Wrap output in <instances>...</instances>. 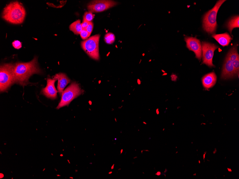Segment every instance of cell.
<instances>
[{
    "label": "cell",
    "instance_id": "6da1fadb",
    "mask_svg": "<svg viewBox=\"0 0 239 179\" xmlns=\"http://www.w3.org/2000/svg\"><path fill=\"white\" fill-rule=\"evenodd\" d=\"M41 73L36 57L29 62L16 63L13 68L15 83L24 86L28 84V79L31 76Z\"/></svg>",
    "mask_w": 239,
    "mask_h": 179
},
{
    "label": "cell",
    "instance_id": "7a4b0ae2",
    "mask_svg": "<svg viewBox=\"0 0 239 179\" xmlns=\"http://www.w3.org/2000/svg\"><path fill=\"white\" fill-rule=\"evenodd\" d=\"M26 12L22 4L17 1L12 2L5 7L2 17L8 22L13 24H20L24 21Z\"/></svg>",
    "mask_w": 239,
    "mask_h": 179
},
{
    "label": "cell",
    "instance_id": "3957f363",
    "mask_svg": "<svg viewBox=\"0 0 239 179\" xmlns=\"http://www.w3.org/2000/svg\"><path fill=\"white\" fill-rule=\"evenodd\" d=\"M225 0H220L217 2L212 10H209L204 16L203 28L204 30L209 34H213L216 32L217 26V16L219 9L223 4Z\"/></svg>",
    "mask_w": 239,
    "mask_h": 179
},
{
    "label": "cell",
    "instance_id": "277c9868",
    "mask_svg": "<svg viewBox=\"0 0 239 179\" xmlns=\"http://www.w3.org/2000/svg\"><path fill=\"white\" fill-rule=\"evenodd\" d=\"M14 65L6 64L1 66L0 71V90L1 92H5L13 84L15 83L13 74Z\"/></svg>",
    "mask_w": 239,
    "mask_h": 179
},
{
    "label": "cell",
    "instance_id": "5b68a950",
    "mask_svg": "<svg viewBox=\"0 0 239 179\" xmlns=\"http://www.w3.org/2000/svg\"><path fill=\"white\" fill-rule=\"evenodd\" d=\"M83 93L79 85L76 82H72L71 85L64 90L62 95L61 100L59 103L57 109L69 105L72 100Z\"/></svg>",
    "mask_w": 239,
    "mask_h": 179
},
{
    "label": "cell",
    "instance_id": "8992f818",
    "mask_svg": "<svg viewBox=\"0 0 239 179\" xmlns=\"http://www.w3.org/2000/svg\"><path fill=\"white\" fill-rule=\"evenodd\" d=\"M100 35H95L81 43L82 48L90 57L96 60L100 58L99 42Z\"/></svg>",
    "mask_w": 239,
    "mask_h": 179
},
{
    "label": "cell",
    "instance_id": "52a82bcc",
    "mask_svg": "<svg viewBox=\"0 0 239 179\" xmlns=\"http://www.w3.org/2000/svg\"><path fill=\"white\" fill-rule=\"evenodd\" d=\"M202 46L203 63L209 67H214L212 63L213 56L215 51L218 48V47L213 44L207 42H202Z\"/></svg>",
    "mask_w": 239,
    "mask_h": 179
},
{
    "label": "cell",
    "instance_id": "ba28073f",
    "mask_svg": "<svg viewBox=\"0 0 239 179\" xmlns=\"http://www.w3.org/2000/svg\"><path fill=\"white\" fill-rule=\"evenodd\" d=\"M117 4V3L111 1H94L91 2L88 5L89 12L98 13L104 11Z\"/></svg>",
    "mask_w": 239,
    "mask_h": 179
},
{
    "label": "cell",
    "instance_id": "9c48e42d",
    "mask_svg": "<svg viewBox=\"0 0 239 179\" xmlns=\"http://www.w3.org/2000/svg\"><path fill=\"white\" fill-rule=\"evenodd\" d=\"M185 40L187 48L194 52L196 58L200 61L202 56V46L200 40L192 37H187L185 38Z\"/></svg>",
    "mask_w": 239,
    "mask_h": 179
},
{
    "label": "cell",
    "instance_id": "30bf717a",
    "mask_svg": "<svg viewBox=\"0 0 239 179\" xmlns=\"http://www.w3.org/2000/svg\"><path fill=\"white\" fill-rule=\"evenodd\" d=\"M56 80L57 78L55 76L53 79L48 78L46 87L42 89V94L47 97L51 99H56L58 92L55 88V83Z\"/></svg>",
    "mask_w": 239,
    "mask_h": 179
},
{
    "label": "cell",
    "instance_id": "8fae6325",
    "mask_svg": "<svg viewBox=\"0 0 239 179\" xmlns=\"http://www.w3.org/2000/svg\"><path fill=\"white\" fill-rule=\"evenodd\" d=\"M237 74L233 66L232 62L226 58L223 66L221 75V78L223 79H229Z\"/></svg>",
    "mask_w": 239,
    "mask_h": 179
},
{
    "label": "cell",
    "instance_id": "7c38bea8",
    "mask_svg": "<svg viewBox=\"0 0 239 179\" xmlns=\"http://www.w3.org/2000/svg\"><path fill=\"white\" fill-rule=\"evenodd\" d=\"M55 76L58 80V90L59 94L62 96L64 91V88L70 82V80L66 74L62 73L56 74Z\"/></svg>",
    "mask_w": 239,
    "mask_h": 179
},
{
    "label": "cell",
    "instance_id": "4fadbf2b",
    "mask_svg": "<svg viewBox=\"0 0 239 179\" xmlns=\"http://www.w3.org/2000/svg\"><path fill=\"white\" fill-rule=\"evenodd\" d=\"M217 77L214 72L205 75L202 78V84L204 88L207 89L211 88L216 84Z\"/></svg>",
    "mask_w": 239,
    "mask_h": 179
},
{
    "label": "cell",
    "instance_id": "5bb4252c",
    "mask_svg": "<svg viewBox=\"0 0 239 179\" xmlns=\"http://www.w3.org/2000/svg\"><path fill=\"white\" fill-rule=\"evenodd\" d=\"M212 37L223 47L228 46L232 39V38L227 32L222 34H213Z\"/></svg>",
    "mask_w": 239,
    "mask_h": 179
},
{
    "label": "cell",
    "instance_id": "9a60e30c",
    "mask_svg": "<svg viewBox=\"0 0 239 179\" xmlns=\"http://www.w3.org/2000/svg\"><path fill=\"white\" fill-rule=\"evenodd\" d=\"M227 27L229 30L231 34L233 29L235 28L239 27V16H234L228 22L227 24Z\"/></svg>",
    "mask_w": 239,
    "mask_h": 179
},
{
    "label": "cell",
    "instance_id": "2e32d148",
    "mask_svg": "<svg viewBox=\"0 0 239 179\" xmlns=\"http://www.w3.org/2000/svg\"><path fill=\"white\" fill-rule=\"evenodd\" d=\"M69 29L75 34H79L82 30L81 24L80 19L72 23L69 26Z\"/></svg>",
    "mask_w": 239,
    "mask_h": 179
},
{
    "label": "cell",
    "instance_id": "e0dca14e",
    "mask_svg": "<svg viewBox=\"0 0 239 179\" xmlns=\"http://www.w3.org/2000/svg\"><path fill=\"white\" fill-rule=\"evenodd\" d=\"M226 58L232 62L239 59V55L238 52V46L233 47L228 53Z\"/></svg>",
    "mask_w": 239,
    "mask_h": 179
},
{
    "label": "cell",
    "instance_id": "ac0fdd59",
    "mask_svg": "<svg viewBox=\"0 0 239 179\" xmlns=\"http://www.w3.org/2000/svg\"><path fill=\"white\" fill-rule=\"evenodd\" d=\"M115 39L114 35L111 33H108L105 36V41L108 44H112L115 42Z\"/></svg>",
    "mask_w": 239,
    "mask_h": 179
},
{
    "label": "cell",
    "instance_id": "d6986e66",
    "mask_svg": "<svg viewBox=\"0 0 239 179\" xmlns=\"http://www.w3.org/2000/svg\"><path fill=\"white\" fill-rule=\"evenodd\" d=\"M94 16L92 13L90 12H86L83 16L84 20L87 21L89 22H92Z\"/></svg>",
    "mask_w": 239,
    "mask_h": 179
},
{
    "label": "cell",
    "instance_id": "ffe728a7",
    "mask_svg": "<svg viewBox=\"0 0 239 179\" xmlns=\"http://www.w3.org/2000/svg\"><path fill=\"white\" fill-rule=\"evenodd\" d=\"M80 35L81 37L83 39H87L90 36V34L87 32L86 30H83V29L80 33Z\"/></svg>",
    "mask_w": 239,
    "mask_h": 179
},
{
    "label": "cell",
    "instance_id": "44dd1931",
    "mask_svg": "<svg viewBox=\"0 0 239 179\" xmlns=\"http://www.w3.org/2000/svg\"><path fill=\"white\" fill-rule=\"evenodd\" d=\"M232 63L236 74H238L239 70V59L232 62Z\"/></svg>",
    "mask_w": 239,
    "mask_h": 179
},
{
    "label": "cell",
    "instance_id": "7402d4cb",
    "mask_svg": "<svg viewBox=\"0 0 239 179\" xmlns=\"http://www.w3.org/2000/svg\"><path fill=\"white\" fill-rule=\"evenodd\" d=\"M12 45L14 48L16 49H19L22 47V43L19 41H14L13 42Z\"/></svg>",
    "mask_w": 239,
    "mask_h": 179
},
{
    "label": "cell",
    "instance_id": "603a6c76",
    "mask_svg": "<svg viewBox=\"0 0 239 179\" xmlns=\"http://www.w3.org/2000/svg\"><path fill=\"white\" fill-rule=\"evenodd\" d=\"M93 28V23L92 22H91L89 23L87 28H86V30L87 31V32L91 35L92 32Z\"/></svg>",
    "mask_w": 239,
    "mask_h": 179
},
{
    "label": "cell",
    "instance_id": "cb8c5ba5",
    "mask_svg": "<svg viewBox=\"0 0 239 179\" xmlns=\"http://www.w3.org/2000/svg\"><path fill=\"white\" fill-rule=\"evenodd\" d=\"M89 23L90 22H89L83 20V21L82 23L81 24L83 30H86Z\"/></svg>",
    "mask_w": 239,
    "mask_h": 179
},
{
    "label": "cell",
    "instance_id": "d4e9b609",
    "mask_svg": "<svg viewBox=\"0 0 239 179\" xmlns=\"http://www.w3.org/2000/svg\"><path fill=\"white\" fill-rule=\"evenodd\" d=\"M161 175V173L159 171L158 172H157V173L155 174V175H157V176H160Z\"/></svg>",
    "mask_w": 239,
    "mask_h": 179
},
{
    "label": "cell",
    "instance_id": "484cf974",
    "mask_svg": "<svg viewBox=\"0 0 239 179\" xmlns=\"http://www.w3.org/2000/svg\"><path fill=\"white\" fill-rule=\"evenodd\" d=\"M143 151H146V152H150V151L148 150H143Z\"/></svg>",
    "mask_w": 239,
    "mask_h": 179
},
{
    "label": "cell",
    "instance_id": "4316f807",
    "mask_svg": "<svg viewBox=\"0 0 239 179\" xmlns=\"http://www.w3.org/2000/svg\"><path fill=\"white\" fill-rule=\"evenodd\" d=\"M156 112H157V114H159V112H158V109H157V111H156Z\"/></svg>",
    "mask_w": 239,
    "mask_h": 179
},
{
    "label": "cell",
    "instance_id": "83f0119b",
    "mask_svg": "<svg viewBox=\"0 0 239 179\" xmlns=\"http://www.w3.org/2000/svg\"><path fill=\"white\" fill-rule=\"evenodd\" d=\"M143 123H144V124H145V125H146V124H147V123H146V122H143Z\"/></svg>",
    "mask_w": 239,
    "mask_h": 179
},
{
    "label": "cell",
    "instance_id": "f1b7e54d",
    "mask_svg": "<svg viewBox=\"0 0 239 179\" xmlns=\"http://www.w3.org/2000/svg\"><path fill=\"white\" fill-rule=\"evenodd\" d=\"M143 151H143V150H141V154H143Z\"/></svg>",
    "mask_w": 239,
    "mask_h": 179
},
{
    "label": "cell",
    "instance_id": "f546056e",
    "mask_svg": "<svg viewBox=\"0 0 239 179\" xmlns=\"http://www.w3.org/2000/svg\"><path fill=\"white\" fill-rule=\"evenodd\" d=\"M114 165H113V166H112V169H114Z\"/></svg>",
    "mask_w": 239,
    "mask_h": 179
},
{
    "label": "cell",
    "instance_id": "4dcf8cb0",
    "mask_svg": "<svg viewBox=\"0 0 239 179\" xmlns=\"http://www.w3.org/2000/svg\"><path fill=\"white\" fill-rule=\"evenodd\" d=\"M138 158L137 157H134V159H136V158Z\"/></svg>",
    "mask_w": 239,
    "mask_h": 179
},
{
    "label": "cell",
    "instance_id": "1f68e13d",
    "mask_svg": "<svg viewBox=\"0 0 239 179\" xmlns=\"http://www.w3.org/2000/svg\"><path fill=\"white\" fill-rule=\"evenodd\" d=\"M122 152H123V149H121V153H122Z\"/></svg>",
    "mask_w": 239,
    "mask_h": 179
},
{
    "label": "cell",
    "instance_id": "d6a6232c",
    "mask_svg": "<svg viewBox=\"0 0 239 179\" xmlns=\"http://www.w3.org/2000/svg\"><path fill=\"white\" fill-rule=\"evenodd\" d=\"M112 173V172H110L109 173V174H111V173Z\"/></svg>",
    "mask_w": 239,
    "mask_h": 179
},
{
    "label": "cell",
    "instance_id": "836d02e7",
    "mask_svg": "<svg viewBox=\"0 0 239 179\" xmlns=\"http://www.w3.org/2000/svg\"><path fill=\"white\" fill-rule=\"evenodd\" d=\"M143 174H145V173H144V172H143Z\"/></svg>",
    "mask_w": 239,
    "mask_h": 179
}]
</instances>
